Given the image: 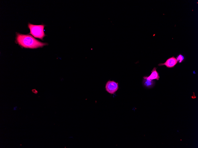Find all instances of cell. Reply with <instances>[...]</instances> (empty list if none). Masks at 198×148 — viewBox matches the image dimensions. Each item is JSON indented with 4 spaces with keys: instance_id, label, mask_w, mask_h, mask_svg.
I'll return each mask as SVG.
<instances>
[{
    "instance_id": "52a82bcc",
    "label": "cell",
    "mask_w": 198,
    "mask_h": 148,
    "mask_svg": "<svg viewBox=\"0 0 198 148\" xmlns=\"http://www.w3.org/2000/svg\"><path fill=\"white\" fill-rule=\"evenodd\" d=\"M176 58V59L177 62H178L179 63L183 62L184 59V57L181 54L179 55Z\"/></svg>"
},
{
    "instance_id": "5b68a950",
    "label": "cell",
    "mask_w": 198,
    "mask_h": 148,
    "mask_svg": "<svg viewBox=\"0 0 198 148\" xmlns=\"http://www.w3.org/2000/svg\"><path fill=\"white\" fill-rule=\"evenodd\" d=\"M160 77L158 72L156 70V68H154L151 75L148 77H144L143 78L146 79L148 80H153L154 79H156L157 80H159Z\"/></svg>"
},
{
    "instance_id": "ba28073f",
    "label": "cell",
    "mask_w": 198,
    "mask_h": 148,
    "mask_svg": "<svg viewBox=\"0 0 198 148\" xmlns=\"http://www.w3.org/2000/svg\"><path fill=\"white\" fill-rule=\"evenodd\" d=\"M17 107H14V110L15 111V110H17Z\"/></svg>"
},
{
    "instance_id": "277c9868",
    "label": "cell",
    "mask_w": 198,
    "mask_h": 148,
    "mask_svg": "<svg viewBox=\"0 0 198 148\" xmlns=\"http://www.w3.org/2000/svg\"><path fill=\"white\" fill-rule=\"evenodd\" d=\"M178 62L176 58L174 57L170 58L164 63H160L159 64V66L165 65L167 68H171L174 67L177 63Z\"/></svg>"
},
{
    "instance_id": "8992f818",
    "label": "cell",
    "mask_w": 198,
    "mask_h": 148,
    "mask_svg": "<svg viewBox=\"0 0 198 148\" xmlns=\"http://www.w3.org/2000/svg\"><path fill=\"white\" fill-rule=\"evenodd\" d=\"M143 85L147 88H151L155 84L154 81L152 80H148L143 78Z\"/></svg>"
},
{
    "instance_id": "6da1fadb",
    "label": "cell",
    "mask_w": 198,
    "mask_h": 148,
    "mask_svg": "<svg viewBox=\"0 0 198 148\" xmlns=\"http://www.w3.org/2000/svg\"><path fill=\"white\" fill-rule=\"evenodd\" d=\"M16 41L21 46L30 48L42 47L47 44L37 40L30 35H25L17 33Z\"/></svg>"
},
{
    "instance_id": "7a4b0ae2",
    "label": "cell",
    "mask_w": 198,
    "mask_h": 148,
    "mask_svg": "<svg viewBox=\"0 0 198 148\" xmlns=\"http://www.w3.org/2000/svg\"><path fill=\"white\" fill-rule=\"evenodd\" d=\"M28 27L30 30V33L34 37L42 39L45 36L44 25H35L29 23Z\"/></svg>"
},
{
    "instance_id": "3957f363",
    "label": "cell",
    "mask_w": 198,
    "mask_h": 148,
    "mask_svg": "<svg viewBox=\"0 0 198 148\" xmlns=\"http://www.w3.org/2000/svg\"><path fill=\"white\" fill-rule=\"evenodd\" d=\"M118 84L114 81H108L106 84L105 88L106 91L111 94L115 93L118 90Z\"/></svg>"
}]
</instances>
